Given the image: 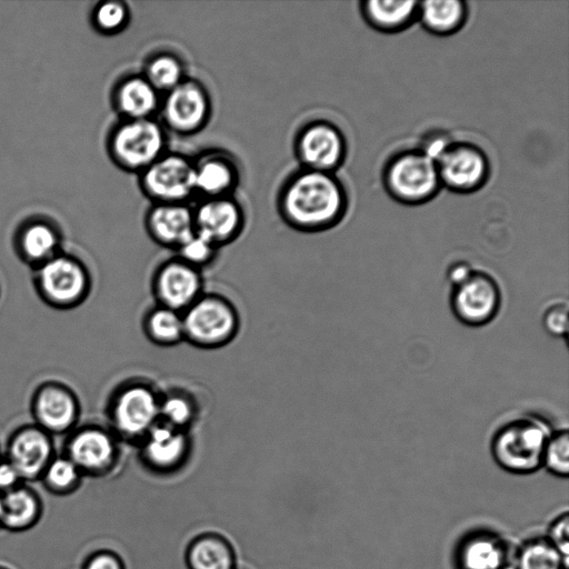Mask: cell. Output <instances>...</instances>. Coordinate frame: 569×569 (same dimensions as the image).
<instances>
[{"instance_id":"14","label":"cell","mask_w":569,"mask_h":569,"mask_svg":"<svg viewBox=\"0 0 569 569\" xmlns=\"http://www.w3.org/2000/svg\"><path fill=\"white\" fill-rule=\"evenodd\" d=\"M142 465L151 472L169 475L188 461L192 441L189 431L159 422L138 443Z\"/></svg>"},{"instance_id":"38","label":"cell","mask_w":569,"mask_h":569,"mask_svg":"<svg viewBox=\"0 0 569 569\" xmlns=\"http://www.w3.org/2000/svg\"><path fill=\"white\" fill-rule=\"evenodd\" d=\"M82 569H126V565L117 552L100 549L84 559Z\"/></svg>"},{"instance_id":"15","label":"cell","mask_w":569,"mask_h":569,"mask_svg":"<svg viewBox=\"0 0 569 569\" xmlns=\"http://www.w3.org/2000/svg\"><path fill=\"white\" fill-rule=\"evenodd\" d=\"M119 442L111 430L90 427L71 439L67 457L83 476H104L113 470L119 460Z\"/></svg>"},{"instance_id":"7","label":"cell","mask_w":569,"mask_h":569,"mask_svg":"<svg viewBox=\"0 0 569 569\" xmlns=\"http://www.w3.org/2000/svg\"><path fill=\"white\" fill-rule=\"evenodd\" d=\"M212 110L213 104L208 88L200 80L188 77L162 94L158 120L167 131L190 137L208 126Z\"/></svg>"},{"instance_id":"27","label":"cell","mask_w":569,"mask_h":569,"mask_svg":"<svg viewBox=\"0 0 569 569\" xmlns=\"http://www.w3.org/2000/svg\"><path fill=\"white\" fill-rule=\"evenodd\" d=\"M36 413L43 427L53 431H61L73 423L77 405L68 391L49 387L38 395Z\"/></svg>"},{"instance_id":"40","label":"cell","mask_w":569,"mask_h":569,"mask_svg":"<svg viewBox=\"0 0 569 569\" xmlns=\"http://www.w3.org/2000/svg\"><path fill=\"white\" fill-rule=\"evenodd\" d=\"M472 271L473 268L469 262L465 260L455 261L447 270V279L451 287H455L466 281Z\"/></svg>"},{"instance_id":"32","label":"cell","mask_w":569,"mask_h":569,"mask_svg":"<svg viewBox=\"0 0 569 569\" xmlns=\"http://www.w3.org/2000/svg\"><path fill=\"white\" fill-rule=\"evenodd\" d=\"M58 234L50 224L33 222L28 224L20 236V246L24 256L32 260H49L58 247Z\"/></svg>"},{"instance_id":"33","label":"cell","mask_w":569,"mask_h":569,"mask_svg":"<svg viewBox=\"0 0 569 569\" xmlns=\"http://www.w3.org/2000/svg\"><path fill=\"white\" fill-rule=\"evenodd\" d=\"M542 467L551 475L567 478L569 475V432L567 428L552 430L546 443Z\"/></svg>"},{"instance_id":"12","label":"cell","mask_w":569,"mask_h":569,"mask_svg":"<svg viewBox=\"0 0 569 569\" xmlns=\"http://www.w3.org/2000/svg\"><path fill=\"white\" fill-rule=\"evenodd\" d=\"M151 291L156 305L183 312L204 292L202 271L174 256L154 270Z\"/></svg>"},{"instance_id":"3","label":"cell","mask_w":569,"mask_h":569,"mask_svg":"<svg viewBox=\"0 0 569 569\" xmlns=\"http://www.w3.org/2000/svg\"><path fill=\"white\" fill-rule=\"evenodd\" d=\"M107 149L122 171L139 174L168 149V131L157 118L120 119L108 134Z\"/></svg>"},{"instance_id":"26","label":"cell","mask_w":569,"mask_h":569,"mask_svg":"<svg viewBox=\"0 0 569 569\" xmlns=\"http://www.w3.org/2000/svg\"><path fill=\"white\" fill-rule=\"evenodd\" d=\"M142 330L147 339L163 348L184 342L182 312L156 305L142 319Z\"/></svg>"},{"instance_id":"39","label":"cell","mask_w":569,"mask_h":569,"mask_svg":"<svg viewBox=\"0 0 569 569\" xmlns=\"http://www.w3.org/2000/svg\"><path fill=\"white\" fill-rule=\"evenodd\" d=\"M21 478L9 461L0 462V495L21 485Z\"/></svg>"},{"instance_id":"37","label":"cell","mask_w":569,"mask_h":569,"mask_svg":"<svg viewBox=\"0 0 569 569\" xmlns=\"http://www.w3.org/2000/svg\"><path fill=\"white\" fill-rule=\"evenodd\" d=\"M545 537L565 558L569 559V515L567 511L551 521Z\"/></svg>"},{"instance_id":"41","label":"cell","mask_w":569,"mask_h":569,"mask_svg":"<svg viewBox=\"0 0 569 569\" xmlns=\"http://www.w3.org/2000/svg\"><path fill=\"white\" fill-rule=\"evenodd\" d=\"M0 569H9V568H7V567H3V566H0Z\"/></svg>"},{"instance_id":"30","label":"cell","mask_w":569,"mask_h":569,"mask_svg":"<svg viewBox=\"0 0 569 569\" xmlns=\"http://www.w3.org/2000/svg\"><path fill=\"white\" fill-rule=\"evenodd\" d=\"M198 413L197 401L187 391L176 389L161 393L159 417L168 426L189 431Z\"/></svg>"},{"instance_id":"11","label":"cell","mask_w":569,"mask_h":569,"mask_svg":"<svg viewBox=\"0 0 569 569\" xmlns=\"http://www.w3.org/2000/svg\"><path fill=\"white\" fill-rule=\"evenodd\" d=\"M436 164L441 186L462 193L480 189L490 172L488 157L471 142L450 141Z\"/></svg>"},{"instance_id":"31","label":"cell","mask_w":569,"mask_h":569,"mask_svg":"<svg viewBox=\"0 0 569 569\" xmlns=\"http://www.w3.org/2000/svg\"><path fill=\"white\" fill-rule=\"evenodd\" d=\"M83 475L68 457L52 458L41 476L48 492L56 496H68L81 483Z\"/></svg>"},{"instance_id":"20","label":"cell","mask_w":569,"mask_h":569,"mask_svg":"<svg viewBox=\"0 0 569 569\" xmlns=\"http://www.w3.org/2000/svg\"><path fill=\"white\" fill-rule=\"evenodd\" d=\"M162 94L141 72L122 77L113 87L112 106L120 119H150L159 112Z\"/></svg>"},{"instance_id":"19","label":"cell","mask_w":569,"mask_h":569,"mask_svg":"<svg viewBox=\"0 0 569 569\" xmlns=\"http://www.w3.org/2000/svg\"><path fill=\"white\" fill-rule=\"evenodd\" d=\"M42 292L53 302L72 303L87 293L88 274L83 266L68 257H52L39 273Z\"/></svg>"},{"instance_id":"6","label":"cell","mask_w":569,"mask_h":569,"mask_svg":"<svg viewBox=\"0 0 569 569\" xmlns=\"http://www.w3.org/2000/svg\"><path fill=\"white\" fill-rule=\"evenodd\" d=\"M382 179L389 194L407 204L430 200L441 187L436 161L421 149L395 153L383 167Z\"/></svg>"},{"instance_id":"1","label":"cell","mask_w":569,"mask_h":569,"mask_svg":"<svg viewBox=\"0 0 569 569\" xmlns=\"http://www.w3.org/2000/svg\"><path fill=\"white\" fill-rule=\"evenodd\" d=\"M347 209V190L333 172L299 168L286 178L277 196L281 220L299 232L328 230L342 220Z\"/></svg>"},{"instance_id":"17","label":"cell","mask_w":569,"mask_h":569,"mask_svg":"<svg viewBox=\"0 0 569 569\" xmlns=\"http://www.w3.org/2000/svg\"><path fill=\"white\" fill-rule=\"evenodd\" d=\"M241 180L234 157L220 149H210L193 158V183L199 199L233 196Z\"/></svg>"},{"instance_id":"4","label":"cell","mask_w":569,"mask_h":569,"mask_svg":"<svg viewBox=\"0 0 569 569\" xmlns=\"http://www.w3.org/2000/svg\"><path fill=\"white\" fill-rule=\"evenodd\" d=\"M161 393L143 379H131L113 392L108 413L111 431L120 441L138 446L159 422Z\"/></svg>"},{"instance_id":"35","label":"cell","mask_w":569,"mask_h":569,"mask_svg":"<svg viewBox=\"0 0 569 569\" xmlns=\"http://www.w3.org/2000/svg\"><path fill=\"white\" fill-rule=\"evenodd\" d=\"M219 250L220 248L194 231L174 252L180 260L203 271L216 260Z\"/></svg>"},{"instance_id":"22","label":"cell","mask_w":569,"mask_h":569,"mask_svg":"<svg viewBox=\"0 0 569 569\" xmlns=\"http://www.w3.org/2000/svg\"><path fill=\"white\" fill-rule=\"evenodd\" d=\"M0 527L12 532L34 527L43 511L39 495L31 488L19 485L1 495Z\"/></svg>"},{"instance_id":"5","label":"cell","mask_w":569,"mask_h":569,"mask_svg":"<svg viewBox=\"0 0 569 569\" xmlns=\"http://www.w3.org/2000/svg\"><path fill=\"white\" fill-rule=\"evenodd\" d=\"M184 342L204 350L232 342L241 327L237 307L224 296L203 292L182 312Z\"/></svg>"},{"instance_id":"24","label":"cell","mask_w":569,"mask_h":569,"mask_svg":"<svg viewBox=\"0 0 569 569\" xmlns=\"http://www.w3.org/2000/svg\"><path fill=\"white\" fill-rule=\"evenodd\" d=\"M361 13L372 28L383 32H397L417 19L418 1H362Z\"/></svg>"},{"instance_id":"34","label":"cell","mask_w":569,"mask_h":569,"mask_svg":"<svg viewBox=\"0 0 569 569\" xmlns=\"http://www.w3.org/2000/svg\"><path fill=\"white\" fill-rule=\"evenodd\" d=\"M130 17L131 12L126 2L110 0L98 3L92 13V21L101 33L116 34L127 28Z\"/></svg>"},{"instance_id":"16","label":"cell","mask_w":569,"mask_h":569,"mask_svg":"<svg viewBox=\"0 0 569 569\" xmlns=\"http://www.w3.org/2000/svg\"><path fill=\"white\" fill-rule=\"evenodd\" d=\"M515 549L500 533L475 529L455 549L457 569H512Z\"/></svg>"},{"instance_id":"9","label":"cell","mask_w":569,"mask_h":569,"mask_svg":"<svg viewBox=\"0 0 569 569\" xmlns=\"http://www.w3.org/2000/svg\"><path fill=\"white\" fill-rule=\"evenodd\" d=\"M293 152L299 168L336 173L347 156V140L336 123L312 119L298 129Z\"/></svg>"},{"instance_id":"36","label":"cell","mask_w":569,"mask_h":569,"mask_svg":"<svg viewBox=\"0 0 569 569\" xmlns=\"http://www.w3.org/2000/svg\"><path fill=\"white\" fill-rule=\"evenodd\" d=\"M542 326L546 331L556 338H567L568 335V306L563 301L549 305L542 315Z\"/></svg>"},{"instance_id":"2","label":"cell","mask_w":569,"mask_h":569,"mask_svg":"<svg viewBox=\"0 0 569 569\" xmlns=\"http://www.w3.org/2000/svg\"><path fill=\"white\" fill-rule=\"evenodd\" d=\"M550 426L533 415H520L501 423L493 432L490 451L497 465L516 473H532L542 467Z\"/></svg>"},{"instance_id":"29","label":"cell","mask_w":569,"mask_h":569,"mask_svg":"<svg viewBox=\"0 0 569 569\" xmlns=\"http://www.w3.org/2000/svg\"><path fill=\"white\" fill-rule=\"evenodd\" d=\"M568 560L546 537L537 536L515 549L512 569H568Z\"/></svg>"},{"instance_id":"18","label":"cell","mask_w":569,"mask_h":569,"mask_svg":"<svg viewBox=\"0 0 569 569\" xmlns=\"http://www.w3.org/2000/svg\"><path fill=\"white\" fill-rule=\"evenodd\" d=\"M144 229L160 247L176 250L194 233L190 203H151L144 214Z\"/></svg>"},{"instance_id":"10","label":"cell","mask_w":569,"mask_h":569,"mask_svg":"<svg viewBox=\"0 0 569 569\" xmlns=\"http://www.w3.org/2000/svg\"><path fill=\"white\" fill-rule=\"evenodd\" d=\"M502 292L497 279L486 270L473 269L469 278L452 287L450 308L461 323L482 327L499 313Z\"/></svg>"},{"instance_id":"28","label":"cell","mask_w":569,"mask_h":569,"mask_svg":"<svg viewBox=\"0 0 569 569\" xmlns=\"http://www.w3.org/2000/svg\"><path fill=\"white\" fill-rule=\"evenodd\" d=\"M141 73L161 94L189 77L184 60L178 53L168 50L151 53L146 59Z\"/></svg>"},{"instance_id":"8","label":"cell","mask_w":569,"mask_h":569,"mask_svg":"<svg viewBox=\"0 0 569 569\" xmlns=\"http://www.w3.org/2000/svg\"><path fill=\"white\" fill-rule=\"evenodd\" d=\"M137 177L151 203H190L196 197L193 158L184 153L168 150Z\"/></svg>"},{"instance_id":"23","label":"cell","mask_w":569,"mask_h":569,"mask_svg":"<svg viewBox=\"0 0 569 569\" xmlns=\"http://www.w3.org/2000/svg\"><path fill=\"white\" fill-rule=\"evenodd\" d=\"M184 559L188 569H236V551L221 533L202 532L187 546Z\"/></svg>"},{"instance_id":"25","label":"cell","mask_w":569,"mask_h":569,"mask_svg":"<svg viewBox=\"0 0 569 569\" xmlns=\"http://www.w3.org/2000/svg\"><path fill=\"white\" fill-rule=\"evenodd\" d=\"M467 18L466 2L459 0H430L418 2V16L430 32L446 36L459 30Z\"/></svg>"},{"instance_id":"13","label":"cell","mask_w":569,"mask_h":569,"mask_svg":"<svg viewBox=\"0 0 569 569\" xmlns=\"http://www.w3.org/2000/svg\"><path fill=\"white\" fill-rule=\"evenodd\" d=\"M193 209L194 231L218 248L236 241L246 226V212L234 196L199 199Z\"/></svg>"},{"instance_id":"21","label":"cell","mask_w":569,"mask_h":569,"mask_svg":"<svg viewBox=\"0 0 569 569\" xmlns=\"http://www.w3.org/2000/svg\"><path fill=\"white\" fill-rule=\"evenodd\" d=\"M49 438L37 429L19 432L9 447V462L19 473L22 481L41 478L51 458Z\"/></svg>"}]
</instances>
